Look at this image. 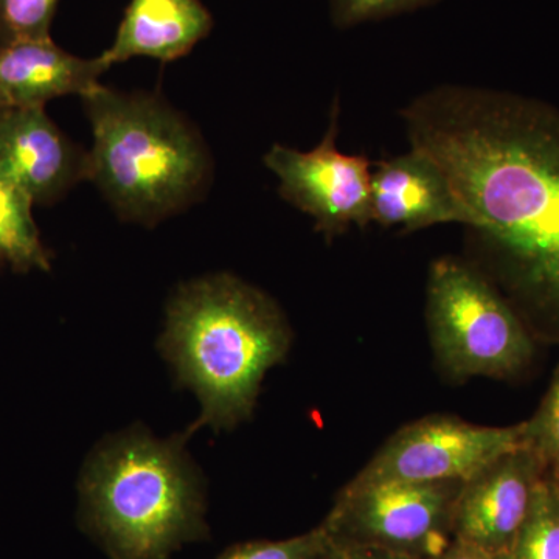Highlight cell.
I'll return each instance as SVG.
<instances>
[{
  "mask_svg": "<svg viewBox=\"0 0 559 559\" xmlns=\"http://www.w3.org/2000/svg\"><path fill=\"white\" fill-rule=\"evenodd\" d=\"M551 477H554L555 480H557V484L559 485V471L558 473L550 474Z\"/></svg>",
  "mask_w": 559,
  "mask_h": 559,
  "instance_id": "23",
  "label": "cell"
},
{
  "mask_svg": "<svg viewBox=\"0 0 559 559\" xmlns=\"http://www.w3.org/2000/svg\"><path fill=\"white\" fill-rule=\"evenodd\" d=\"M108 69L100 57H73L51 38L0 44V98L21 109L44 108L70 94L84 97Z\"/></svg>",
  "mask_w": 559,
  "mask_h": 559,
  "instance_id": "12",
  "label": "cell"
},
{
  "mask_svg": "<svg viewBox=\"0 0 559 559\" xmlns=\"http://www.w3.org/2000/svg\"><path fill=\"white\" fill-rule=\"evenodd\" d=\"M33 200L0 175V259L16 271L50 270L49 253L40 242L32 216Z\"/></svg>",
  "mask_w": 559,
  "mask_h": 559,
  "instance_id": "14",
  "label": "cell"
},
{
  "mask_svg": "<svg viewBox=\"0 0 559 559\" xmlns=\"http://www.w3.org/2000/svg\"><path fill=\"white\" fill-rule=\"evenodd\" d=\"M10 106L7 105L5 102L0 98V123H2V120L5 119L7 114H9Z\"/></svg>",
  "mask_w": 559,
  "mask_h": 559,
  "instance_id": "22",
  "label": "cell"
},
{
  "mask_svg": "<svg viewBox=\"0 0 559 559\" xmlns=\"http://www.w3.org/2000/svg\"><path fill=\"white\" fill-rule=\"evenodd\" d=\"M412 148L450 180L480 267L536 341L559 344V109L443 84L400 112Z\"/></svg>",
  "mask_w": 559,
  "mask_h": 559,
  "instance_id": "1",
  "label": "cell"
},
{
  "mask_svg": "<svg viewBox=\"0 0 559 559\" xmlns=\"http://www.w3.org/2000/svg\"><path fill=\"white\" fill-rule=\"evenodd\" d=\"M432 559H513L511 551L488 550L454 539L439 557Z\"/></svg>",
  "mask_w": 559,
  "mask_h": 559,
  "instance_id": "21",
  "label": "cell"
},
{
  "mask_svg": "<svg viewBox=\"0 0 559 559\" xmlns=\"http://www.w3.org/2000/svg\"><path fill=\"white\" fill-rule=\"evenodd\" d=\"M513 559H559V485L549 473L536 485L527 516L513 547Z\"/></svg>",
  "mask_w": 559,
  "mask_h": 559,
  "instance_id": "15",
  "label": "cell"
},
{
  "mask_svg": "<svg viewBox=\"0 0 559 559\" xmlns=\"http://www.w3.org/2000/svg\"><path fill=\"white\" fill-rule=\"evenodd\" d=\"M60 0H0V44L50 38Z\"/></svg>",
  "mask_w": 559,
  "mask_h": 559,
  "instance_id": "18",
  "label": "cell"
},
{
  "mask_svg": "<svg viewBox=\"0 0 559 559\" xmlns=\"http://www.w3.org/2000/svg\"><path fill=\"white\" fill-rule=\"evenodd\" d=\"M323 559H411L403 555L392 554L374 547L352 546L331 540L329 550Z\"/></svg>",
  "mask_w": 559,
  "mask_h": 559,
  "instance_id": "20",
  "label": "cell"
},
{
  "mask_svg": "<svg viewBox=\"0 0 559 559\" xmlns=\"http://www.w3.org/2000/svg\"><path fill=\"white\" fill-rule=\"evenodd\" d=\"M0 175L44 204L86 178V156L80 157L44 108H11L0 123Z\"/></svg>",
  "mask_w": 559,
  "mask_h": 559,
  "instance_id": "11",
  "label": "cell"
},
{
  "mask_svg": "<svg viewBox=\"0 0 559 559\" xmlns=\"http://www.w3.org/2000/svg\"><path fill=\"white\" fill-rule=\"evenodd\" d=\"M371 223L385 229L415 231L439 224H463L465 210L450 180L423 151L412 148L373 164L371 173Z\"/></svg>",
  "mask_w": 559,
  "mask_h": 559,
  "instance_id": "10",
  "label": "cell"
},
{
  "mask_svg": "<svg viewBox=\"0 0 559 559\" xmlns=\"http://www.w3.org/2000/svg\"><path fill=\"white\" fill-rule=\"evenodd\" d=\"M200 0H131L112 46L102 55L108 68L134 57L175 61L212 31Z\"/></svg>",
  "mask_w": 559,
  "mask_h": 559,
  "instance_id": "13",
  "label": "cell"
},
{
  "mask_svg": "<svg viewBox=\"0 0 559 559\" xmlns=\"http://www.w3.org/2000/svg\"><path fill=\"white\" fill-rule=\"evenodd\" d=\"M436 2L439 0H330V11L336 27L352 28Z\"/></svg>",
  "mask_w": 559,
  "mask_h": 559,
  "instance_id": "19",
  "label": "cell"
},
{
  "mask_svg": "<svg viewBox=\"0 0 559 559\" xmlns=\"http://www.w3.org/2000/svg\"><path fill=\"white\" fill-rule=\"evenodd\" d=\"M547 469L524 444L465 480L454 516V539L511 551L533 492Z\"/></svg>",
  "mask_w": 559,
  "mask_h": 559,
  "instance_id": "9",
  "label": "cell"
},
{
  "mask_svg": "<svg viewBox=\"0 0 559 559\" xmlns=\"http://www.w3.org/2000/svg\"><path fill=\"white\" fill-rule=\"evenodd\" d=\"M81 499L84 522L110 559H170L182 544L207 536L182 439L130 433L114 440L91 460Z\"/></svg>",
  "mask_w": 559,
  "mask_h": 559,
  "instance_id": "3",
  "label": "cell"
},
{
  "mask_svg": "<svg viewBox=\"0 0 559 559\" xmlns=\"http://www.w3.org/2000/svg\"><path fill=\"white\" fill-rule=\"evenodd\" d=\"M290 330L275 301L230 275L197 280L168 308L160 348L193 389L201 426L231 429L248 419L261 382L288 355Z\"/></svg>",
  "mask_w": 559,
  "mask_h": 559,
  "instance_id": "2",
  "label": "cell"
},
{
  "mask_svg": "<svg viewBox=\"0 0 559 559\" xmlns=\"http://www.w3.org/2000/svg\"><path fill=\"white\" fill-rule=\"evenodd\" d=\"M340 110L336 98L329 130L316 148L299 151L274 145L264 156V164L278 178L280 194L310 215L326 237L371 223L373 164L366 156L337 148Z\"/></svg>",
  "mask_w": 559,
  "mask_h": 559,
  "instance_id": "8",
  "label": "cell"
},
{
  "mask_svg": "<svg viewBox=\"0 0 559 559\" xmlns=\"http://www.w3.org/2000/svg\"><path fill=\"white\" fill-rule=\"evenodd\" d=\"M462 480L345 485L323 520L331 540L432 559L454 540Z\"/></svg>",
  "mask_w": 559,
  "mask_h": 559,
  "instance_id": "6",
  "label": "cell"
},
{
  "mask_svg": "<svg viewBox=\"0 0 559 559\" xmlns=\"http://www.w3.org/2000/svg\"><path fill=\"white\" fill-rule=\"evenodd\" d=\"M524 425L479 426L452 415H429L404 426L348 481L468 480L522 444Z\"/></svg>",
  "mask_w": 559,
  "mask_h": 559,
  "instance_id": "7",
  "label": "cell"
},
{
  "mask_svg": "<svg viewBox=\"0 0 559 559\" xmlns=\"http://www.w3.org/2000/svg\"><path fill=\"white\" fill-rule=\"evenodd\" d=\"M331 538L325 525L282 540H249L224 551L218 559H323Z\"/></svg>",
  "mask_w": 559,
  "mask_h": 559,
  "instance_id": "17",
  "label": "cell"
},
{
  "mask_svg": "<svg viewBox=\"0 0 559 559\" xmlns=\"http://www.w3.org/2000/svg\"><path fill=\"white\" fill-rule=\"evenodd\" d=\"M426 322L451 380H510L535 358L536 340L513 305L479 266L455 257L430 264Z\"/></svg>",
  "mask_w": 559,
  "mask_h": 559,
  "instance_id": "5",
  "label": "cell"
},
{
  "mask_svg": "<svg viewBox=\"0 0 559 559\" xmlns=\"http://www.w3.org/2000/svg\"><path fill=\"white\" fill-rule=\"evenodd\" d=\"M81 98L94 131L86 178L124 218L151 223L197 194L209 173L207 154L178 114L157 98L102 84Z\"/></svg>",
  "mask_w": 559,
  "mask_h": 559,
  "instance_id": "4",
  "label": "cell"
},
{
  "mask_svg": "<svg viewBox=\"0 0 559 559\" xmlns=\"http://www.w3.org/2000/svg\"><path fill=\"white\" fill-rule=\"evenodd\" d=\"M522 444L535 452L547 473L559 471V366L551 378L549 390L532 418L522 421Z\"/></svg>",
  "mask_w": 559,
  "mask_h": 559,
  "instance_id": "16",
  "label": "cell"
}]
</instances>
